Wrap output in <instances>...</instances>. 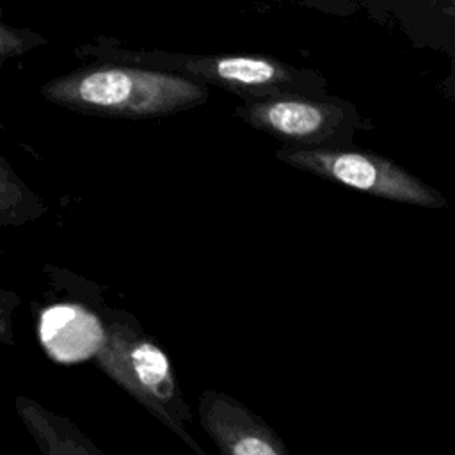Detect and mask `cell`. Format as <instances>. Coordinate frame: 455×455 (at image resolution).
<instances>
[{
	"label": "cell",
	"instance_id": "obj_4",
	"mask_svg": "<svg viewBox=\"0 0 455 455\" xmlns=\"http://www.w3.org/2000/svg\"><path fill=\"white\" fill-rule=\"evenodd\" d=\"M236 114L254 128L295 146H316L334 139L343 128L355 130L352 121H345L347 112L341 105L302 96L251 100Z\"/></svg>",
	"mask_w": 455,
	"mask_h": 455
},
{
	"label": "cell",
	"instance_id": "obj_1",
	"mask_svg": "<svg viewBox=\"0 0 455 455\" xmlns=\"http://www.w3.org/2000/svg\"><path fill=\"white\" fill-rule=\"evenodd\" d=\"M50 103L89 116L155 117L203 103L208 91L187 76L123 66H92L57 76L41 87Z\"/></svg>",
	"mask_w": 455,
	"mask_h": 455
},
{
	"label": "cell",
	"instance_id": "obj_6",
	"mask_svg": "<svg viewBox=\"0 0 455 455\" xmlns=\"http://www.w3.org/2000/svg\"><path fill=\"white\" fill-rule=\"evenodd\" d=\"M41 343L53 359L80 361L96 355L105 327L80 306H55L41 316Z\"/></svg>",
	"mask_w": 455,
	"mask_h": 455
},
{
	"label": "cell",
	"instance_id": "obj_9",
	"mask_svg": "<svg viewBox=\"0 0 455 455\" xmlns=\"http://www.w3.org/2000/svg\"><path fill=\"white\" fill-rule=\"evenodd\" d=\"M44 201L16 174L0 155V228H18L46 213Z\"/></svg>",
	"mask_w": 455,
	"mask_h": 455
},
{
	"label": "cell",
	"instance_id": "obj_2",
	"mask_svg": "<svg viewBox=\"0 0 455 455\" xmlns=\"http://www.w3.org/2000/svg\"><path fill=\"white\" fill-rule=\"evenodd\" d=\"M94 357L110 379L203 455L201 446L183 427V421L190 419V409L180 395L171 361L153 339L116 322L105 327L103 343Z\"/></svg>",
	"mask_w": 455,
	"mask_h": 455
},
{
	"label": "cell",
	"instance_id": "obj_7",
	"mask_svg": "<svg viewBox=\"0 0 455 455\" xmlns=\"http://www.w3.org/2000/svg\"><path fill=\"white\" fill-rule=\"evenodd\" d=\"M187 71L236 91H279L283 84H291V73L284 66L261 57L233 55L192 60Z\"/></svg>",
	"mask_w": 455,
	"mask_h": 455
},
{
	"label": "cell",
	"instance_id": "obj_5",
	"mask_svg": "<svg viewBox=\"0 0 455 455\" xmlns=\"http://www.w3.org/2000/svg\"><path fill=\"white\" fill-rule=\"evenodd\" d=\"M201 419L224 455H283V441L254 412L235 398L204 391Z\"/></svg>",
	"mask_w": 455,
	"mask_h": 455
},
{
	"label": "cell",
	"instance_id": "obj_12",
	"mask_svg": "<svg viewBox=\"0 0 455 455\" xmlns=\"http://www.w3.org/2000/svg\"><path fill=\"white\" fill-rule=\"evenodd\" d=\"M5 60H7V59H4V57L0 55V71H2V68H4V62H5Z\"/></svg>",
	"mask_w": 455,
	"mask_h": 455
},
{
	"label": "cell",
	"instance_id": "obj_10",
	"mask_svg": "<svg viewBox=\"0 0 455 455\" xmlns=\"http://www.w3.org/2000/svg\"><path fill=\"white\" fill-rule=\"evenodd\" d=\"M44 43L46 41L39 34L28 28H14V27L0 25V55L4 59L18 57Z\"/></svg>",
	"mask_w": 455,
	"mask_h": 455
},
{
	"label": "cell",
	"instance_id": "obj_8",
	"mask_svg": "<svg viewBox=\"0 0 455 455\" xmlns=\"http://www.w3.org/2000/svg\"><path fill=\"white\" fill-rule=\"evenodd\" d=\"M16 412L46 455H101V451L66 418L44 409L32 398L16 396Z\"/></svg>",
	"mask_w": 455,
	"mask_h": 455
},
{
	"label": "cell",
	"instance_id": "obj_3",
	"mask_svg": "<svg viewBox=\"0 0 455 455\" xmlns=\"http://www.w3.org/2000/svg\"><path fill=\"white\" fill-rule=\"evenodd\" d=\"M277 158L375 197L428 208L446 204L444 197L432 187L395 162L373 153L325 146H291L277 151Z\"/></svg>",
	"mask_w": 455,
	"mask_h": 455
},
{
	"label": "cell",
	"instance_id": "obj_11",
	"mask_svg": "<svg viewBox=\"0 0 455 455\" xmlns=\"http://www.w3.org/2000/svg\"><path fill=\"white\" fill-rule=\"evenodd\" d=\"M21 304V297L7 288H0V343L12 345V316Z\"/></svg>",
	"mask_w": 455,
	"mask_h": 455
}]
</instances>
